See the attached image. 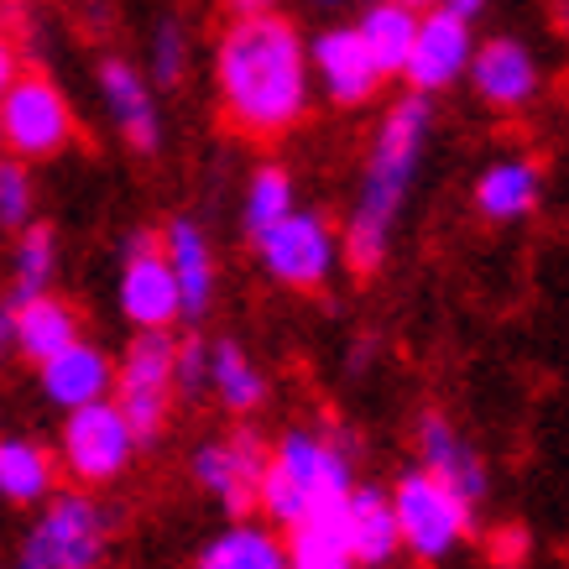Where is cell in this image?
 <instances>
[{"instance_id":"6da1fadb","label":"cell","mask_w":569,"mask_h":569,"mask_svg":"<svg viewBox=\"0 0 569 569\" xmlns=\"http://www.w3.org/2000/svg\"><path fill=\"white\" fill-rule=\"evenodd\" d=\"M214 100L224 126L246 141H277L298 131L313 110L309 37L293 17H236L214 37Z\"/></svg>"},{"instance_id":"7a4b0ae2","label":"cell","mask_w":569,"mask_h":569,"mask_svg":"<svg viewBox=\"0 0 569 569\" xmlns=\"http://www.w3.org/2000/svg\"><path fill=\"white\" fill-rule=\"evenodd\" d=\"M429 131H433V94L408 89L402 100L387 104L377 137H371V152H366V173L361 189H356V204H350V220L340 230V261L350 272L371 277L387 261L397 209H402L418 168H423Z\"/></svg>"},{"instance_id":"3957f363","label":"cell","mask_w":569,"mask_h":569,"mask_svg":"<svg viewBox=\"0 0 569 569\" xmlns=\"http://www.w3.org/2000/svg\"><path fill=\"white\" fill-rule=\"evenodd\" d=\"M350 486H356V476H350V439L288 429L267 449V476H261L257 507L277 528H298L309 518L340 512Z\"/></svg>"},{"instance_id":"277c9868","label":"cell","mask_w":569,"mask_h":569,"mask_svg":"<svg viewBox=\"0 0 569 569\" xmlns=\"http://www.w3.org/2000/svg\"><path fill=\"white\" fill-rule=\"evenodd\" d=\"M79 141V110L63 84L42 69H21L17 84L0 94V152L21 162H52Z\"/></svg>"},{"instance_id":"5b68a950","label":"cell","mask_w":569,"mask_h":569,"mask_svg":"<svg viewBox=\"0 0 569 569\" xmlns=\"http://www.w3.org/2000/svg\"><path fill=\"white\" fill-rule=\"evenodd\" d=\"M110 543V512L79 491H52L21 538L17 569H94Z\"/></svg>"},{"instance_id":"8992f818","label":"cell","mask_w":569,"mask_h":569,"mask_svg":"<svg viewBox=\"0 0 569 569\" xmlns=\"http://www.w3.org/2000/svg\"><path fill=\"white\" fill-rule=\"evenodd\" d=\"M137 433L126 423V413L116 408V397H100V402H84L63 413V429H58V470L69 476L73 486L84 491H100V486H116L137 460Z\"/></svg>"},{"instance_id":"52a82bcc","label":"cell","mask_w":569,"mask_h":569,"mask_svg":"<svg viewBox=\"0 0 569 569\" xmlns=\"http://www.w3.org/2000/svg\"><path fill=\"white\" fill-rule=\"evenodd\" d=\"M173 356L178 340L168 329H137L131 346L116 361V408L126 413L137 445H152L168 429V408H173Z\"/></svg>"},{"instance_id":"ba28073f","label":"cell","mask_w":569,"mask_h":569,"mask_svg":"<svg viewBox=\"0 0 569 569\" xmlns=\"http://www.w3.org/2000/svg\"><path fill=\"white\" fill-rule=\"evenodd\" d=\"M392 512H397L402 549L413 553V559H423V565H439V559H449V553L466 543L476 501L449 491L445 481H433L429 470L418 466L392 486Z\"/></svg>"},{"instance_id":"9c48e42d","label":"cell","mask_w":569,"mask_h":569,"mask_svg":"<svg viewBox=\"0 0 569 569\" xmlns=\"http://www.w3.org/2000/svg\"><path fill=\"white\" fill-rule=\"evenodd\" d=\"M257 257L272 282L293 293H319L340 267V236L319 209H288L272 230L257 236Z\"/></svg>"},{"instance_id":"30bf717a","label":"cell","mask_w":569,"mask_h":569,"mask_svg":"<svg viewBox=\"0 0 569 569\" xmlns=\"http://www.w3.org/2000/svg\"><path fill=\"white\" fill-rule=\"evenodd\" d=\"M116 303L131 329H173L183 319V298H178V277L162 257V236L157 230H131L121 251V282H116Z\"/></svg>"},{"instance_id":"8fae6325","label":"cell","mask_w":569,"mask_h":569,"mask_svg":"<svg viewBox=\"0 0 569 569\" xmlns=\"http://www.w3.org/2000/svg\"><path fill=\"white\" fill-rule=\"evenodd\" d=\"M309 69H313V94H325L340 110H361L387 84V73L377 69V58L366 48V37L356 32V21H329V27H319L309 37Z\"/></svg>"},{"instance_id":"7c38bea8","label":"cell","mask_w":569,"mask_h":569,"mask_svg":"<svg viewBox=\"0 0 569 569\" xmlns=\"http://www.w3.org/2000/svg\"><path fill=\"white\" fill-rule=\"evenodd\" d=\"M476 21L449 11V6H429L418 11V32L413 48H408V63H402V79L418 94H445V89L466 84L470 52H476Z\"/></svg>"},{"instance_id":"4fadbf2b","label":"cell","mask_w":569,"mask_h":569,"mask_svg":"<svg viewBox=\"0 0 569 569\" xmlns=\"http://www.w3.org/2000/svg\"><path fill=\"white\" fill-rule=\"evenodd\" d=\"M94 89L116 137L131 147L137 157H157L162 152V104H157V84L147 79L141 63L121 58V52H104L94 63Z\"/></svg>"},{"instance_id":"5bb4252c","label":"cell","mask_w":569,"mask_h":569,"mask_svg":"<svg viewBox=\"0 0 569 569\" xmlns=\"http://www.w3.org/2000/svg\"><path fill=\"white\" fill-rule=\"evenodd\" d=\"M261 476H267V445L251 429H236L224 439H204L193 449V481L199 491L220 501L230 518H246L261 497Z\"/></svg>"},{"instance_id":"9a60e30c","label":"cell","mask_w":569,"mask_h":569,"mask_svg":"<svg viewBox=\"0 0 569 569\" xmlns=\"http://www.w3.org/2000/svg\"><path fill=\"white\" fill-rule=\"evenodd\" d=\"M466 84L476 89V100L486 110H501V116H512V110H528V104L543 94V63H538V52L522 42V37H486L476 42L470 52V69H466Z\"/></svg>"},{"instance_id":"2e32d148","label":"cell","mask_w":569,"mask_h":569,"mask_svg":"<svg viewBox=\"0 0 569 569\" xmlns=\"http://www.w3.org/2000/svg\"><path fill=\"white\" fill-rule=\"evenodd\" d=\"M37 387H42V397H48L58 413H73V408L116 392V361L94 340H73L58 356L37 361Z\"/></svg>"},{"instance_id":"e0dca14e","label":"cell","mask_w":569,"mask_h":569,"mask_svg":"<svg viewBox=\"0 0 569 569\" xmlns=\"http://www.w3.org/2000/svg\"><path fill=\"white\" fill-rule=\"evenodd\" d=\"M418 460H423V470H429L433 481H445L449 491H460L466 501H481L486 486H491L486 460L476 455V445L439 413L418 418Z\"/></svg>"},{"instance_id":"ac0fdd59","label":"cell","mask_w":569,"mask_h":569,"mask_svg":"<svg viewBox=\"0 0 569 569\" xmlns=\"http://www.w3.org/2000/svg\"><path fill=\"white\" fill-rule=\"evenodd\" d=\"M162 257H168V267H173V277H178L183 319L199 325L209 313V303H214V251H209L204 224L189 220V214L168 220V230H162Z\"/></svg>"},{"instance_id":"d6986e66","label":"cell","mask_w":569,"mask_h":569,"mask_svg":"<svg viewBox=\"0 0 569 569\" xmlns=\"http://www.w3.org/2000/svg\"><path fill=\"white\" fill-rule=\"evenodd\" d=\"M476 214L491 224H512V220H528L543 199V168L533 157H497L486 162L481 178H476Z\"/></svg>"},{"instance_id":"ffe728a7","label":"cell","mask_w":569,"mask_h":569,"mask_svg":"<svg viewBox=\"0 0 569 569\" xmlns=\"http://www.w3.org/2000/svg\"><path fill=\"white\" fill-rule=\"evenodd\" d=\"M340 528H346V543L356 553V565H366V569H381L402 549L392 491H377V486H350L346 507H340Z\"/></svg>"},{"instance_id":"44dd1931","label":"cell","mask_w":569,"mask_h":569,"mask_svg":"<svg viewBox=\"0 0 569 569\" xmlns=\"http://www.w3.org/2000/svg\"><path fill=\"white\" fill-rule=\"evenodd\" d=\"M58 455L27 433H0V501L11 507H42L58 491Z\"/></svg>"},{"instance_id":"7402d4cb","label":"cell","mask_w":569,"mask_h":569,"mask_svg":"<svg viewBox=\"0 0 569 569\" xmlns=\"http://www.w3.org/2000/svg\"><path fill=\"white\" fill-rule=\"evenodd\" d=\"M73 340H84V313L73 309L69 298L37 293L17 303V356H27L37 366L58 356L63 346H73Z\"/></svg>"},{"instance_id":"603a6c76","label":"cell","mask_w":569,"mask_h":569,"mask_svg":"<svg viewBox=\"0 0 569 569\" xmlns=\"http://www.w3.org/2000/svg\"><path fill=\"white\" fill-rule=\"evenodd\" d=\"M193 569H288V543L261 528V522L236 518L220 538H209Z\"/></svg>"},{"instance_id":"cb8c5ba5","label":"cell","mask_w":569,"mask_h":569,"mask_svg":"<svg viewBox=\"0 0 569 569\" xmlns=\"http://www.w3.org/2000/svg\"><path fill=\"white\" fill-rule=\"evenodd\" d=\"M209 392L220 397L224 413L246 418L267 402V371L246 356L241 340H214L209 346Z\"/></svg>"},{"instance_id":"d4e9b609","label":"cell","mask_w":569,"mask_h":569,"mask_svg":"<svg viewBox=\"0 0 569 569\" xmlns=\"http://www.w3.org/2000/svg\"><path fill=\"white\" fill-rule=\"evenodd\" d=\"M356 32L366 37L377 69L387 79H402V63H408V48H413V32H418L413 6H402V0H371L361 17H356Z\"/></svg>"},{"instance_id":"484cf974","label":"cell","mask_w":569,"mask_h":569,"mask_svg":"<svg viewBox=\"0 0 569 569\" xmlns=\"http://www.w3.org/2000/svg\"><path fill=\"white\" fill-rule=\"evenodd\" d=\"M58 277V230L48 220H27L11 236V303L52 293Z\"/></svg>"},{"instance_id":"4316f807","label":"cell","mask_w":569,"mask_h":569,"mask_svg":"<svg viewBox=\"0 0 569 569\" xmlns=\"http://www.w3.org/2000/svg\"><path fill=\"white\" fill-rule=\"evenodd\" d=\"M288 569H361L356 553H350V543H346L340 512L288 528Z\"/></svg>"},{"instance_id":"83f0119b","label":"cell","mask_w":569,"mask_h":569,"mask_svg":"<svg viewBox=\"0 0 569 569\" xmlns=\"http://www.w3.org/2000/svg\"><path fill=\"white\" fill-rule=\"evenodd\" d=\"M288 209H298V189H293V173L282 162H261L257 173L246 178V193H241V224L246 236L257 241L261 230H272Z\"/></svg>"},{"instance_id":"f1b7e54d","label":"cell","mask_w":569,"mask_h":569,"mask_svg":"<svg viewBox=\"0 0 569 569\" xmlns=\"http://www.w3.org/2000/svg\"><path fill=\"white\" fill-rule=\"evenodd\" d=\"M189 63H193V37L189 27H183V17H173V11H162V17L152 21V32H147V79H152L157 89H178L183 79H189Z\"/></svg>"},{"instance_id":"f546056e","label":"cell","mask_w":569,"mask_h":569,"mask_svg":"<svg viewBox=\"0 0 569 569\" xmlns=\"http://www.w3.org/2000/svg\"><path fill=\"white\" fill-rule=\"evenodd\" d=\"M27 220H37V183H32V168L21 157L0 152V230L17 236Z\"/></svg>"},{"instance_id":"4dcf8cb0","label":"cell","mask_w":569,"mask_h":569,"mask_svg":"<svg viewBox=\"0 0 569 569\" xmlns=\"http://www.w3.org/2000/svg\"><path fill=\"white\" fill-rule=\"evenodd\" d=\"M173 392L189 397V402H199V397L209 392V340L189 335V340L178 346V356H173Z\"/></svg>"},{"instance_id":"1f68e13d","label":"cell","mask_w":569,"mask_h":569,"mask_svg":"<svg viewBox=\"0 0 569 569\" xmlns=\"http://www.w3.org/2000/svg\"><path fill=\"white\" fill-rule=\"evenodd\" d=\"M0 32L17 37V42H32L37 37V6L32 0H0Z\"/></svg>"},{"instance_id":"d6a6232c","label":"cell","mask_w":569,"mask_h":569,"mask_svg":"<svg viewBox=\"0 0 569 569\" xmlns=\"http://www.w3.org/2000/svg\"><path fill=\"white\" fill-rule=\"evenodd\" d=\"M17 73H21V42L0 32V94L17 84Z\"/></svg>"},{"instance_id":"836d02e7","label":"cell","mask_w":569,"mask_h":569,"mask_svg":"<svg viewBox=\"0 0 569 569\" xmlns=\"http://www.w3.org/2000/svg\"><path fill=\"white\" fill-rule=\"evenodd\" d=\"M11 350H17V303L6 298V303H0V361H6Z\"/></svg>"},{"instance_id":"e575fe53","label":"cell","mask_w":569,"mask_h":569,"mask_svg":"<svg viewBox=\"0 0 569 569\" xmlns=\"http://www.w3.org/2000/svg\"><path fill=\"white\" fill-rule=\"evenodd\" d=\"M220 11L230 21L236 17H267V11H277V0H220Z\"/></svg>"},{"instance_id":"d590c367","label":"cell","mask_w":569,"mask_h":569,"mask_svg":"<svg viewBox=\"0 0 569 569\" xmlns=\"http://www.w3.org/2000/svg\"><path fill=\"white\" fill-rule=\"evenodd\" d=\"M549 21L559 37H569V0H549Z\"/></svg>"},{"instance_id":"8d00e7d4","label":"cell","mask_w":569,"mask_h":569,"mask_svg":"<svg viewBox=\"0 0 569 569\" xmlns=\"http://www.w3.org/2000/svg\"><path fill=\"white\" fill-rule=\"evenodd\" d=\"M439 6H449V11H460V17L476 21V17L486 11V6H491V0H439Z\"/></svg>"},{"instance_id":"74e56055","label":"cell","mask_w":569,"mask_h":569,"mask_svg":"<svg viewBox=\"0 0 569 569\" xmlns=\"http://www.w3.org/2000/svg\"><path fill=\"white\" fill-rule=\"evenodd\" d=\"M303 6H309V11H325V17H329V11H340L346 0H303Z\"/></svg>"},{"instance_id":"f35d334b","label":"cell","mask_w":569,"mask_h":569,"mask_svg":"<svg viewBox=\"0 0 569 569\" xmlns=\"http://www.w3.org/2000/svg\"><path fill=\"white\" fill-rule=\"evenodd\" d=\"M402 6H413V11H429V6H439V0H402Z\"/></svg>"}]
</instances>
